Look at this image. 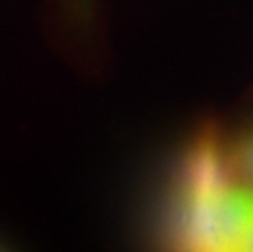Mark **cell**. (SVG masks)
I'll return each instance as SVG.
<instances>
[{
    "label": "cell",
    "instance_id": "2",
    "mask_svg": "<svg viewBox=\"0 0 253 252\" xmlns=\"http://www.w3.org/2000/svg\"><path fill=\"white\" fill-rule=\"evenodd\" d=\"M227 189V167L214 139H203L188 157L181 202L203 200Z\"/></svg>",
    "mask_w": 253,
    "mask_h": 252
},
{
    "label": "cell",
    "instance_id": "1",
    "mask_svg": "<svg viewBox=\"0 0 253 252\" xmlns=\"http://www.w3.org/2000/svg\"><path fill=\"white\" fill-rule=\"evenodd\" d=\"M180 246L191 251H253V190L225 189L181 203Z\"/></svg>",
    "mask_w": 253,
    "mask_h": 252
},
{
    "label": "cell",
    "instance_id": "3",
    "mask_svg": "<svg viewBox=\"0 0 253 252\" xmlns=\"http://www.w3.org/2000/svg\"><path fill=\"white\" fill-rule=\"evenodd\" d=\"M67 12L79 21V23H88L93 15V0H64Z\"/></svg>",
    "mask_w": 253,
    "mask_h": 252
}]
</instances>
